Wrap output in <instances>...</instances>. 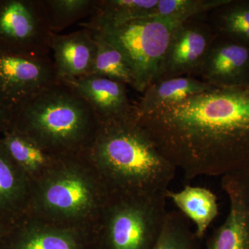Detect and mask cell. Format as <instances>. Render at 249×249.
<instances>
[{
	"label": "cell",
	"mask_w": 249,
	"mask_h": 249,
	"mask_svg": "<svg viewBox=\"0 0 249 249\" xmlns=\"http://www.w3.org/2000/svg\"><path fill=\"white\" fill-rule=\"evenodd\" d=\"M7 226L5 225L4 224L0 222V239L1 238L2 235H4L5 232H6V229H8Z\"/></svg>",
	"instance_id": "obj_26"
},
{
	"label": "cell",
	"mask_w": 249,
	"mask_h": 249,
	"mask_svg": "<svg viewBox=\"0 0 249 249\" xmlns=\"http://www.w3.org/2000/svg\"><path fill=\"white\" fill-rule=\"evenodd\" d=\"M196 237L191 231V222L180 211H168L152 249H192Z\"/></svg>",
	"instance_id": "obj_24"
},
{
	"label": "cell",
	"mask_w": 249,
	"mask_h": 249,
	"mask_svg": "<svg viewBox=\"0 0 249 249\" xmlns=\"http://www.w3.org/2000/svg\"><path fill=\"white\" fill-rule=\"evenodd\" d=\"M51 30L54 34L88 19L96 10L98 0H43Z\"/></svg>",
	"instance_id": "obj_22"
},
{
	"label": "cell",
	"mask_w": 249,
	"mask_h": 249,
	"mask_svg": "<svg viewBox=\"0 0 249 249\" xmlns=\"http://www.w3.org/2000/svg\"><path fill=\"white\" fill-rule=\"evenodd\" d=\"M98 121L88 103L70 85L59 81L23 106L13 116L11 128L47 152L89 147Z\"/></svg>",
	"instance_id": "obj_3"
},
{
	"label": "cell",
	"mask_w": 249,
	"mask_h": 249,
	"mask_svg": "<svg viewBox=\"0 0 249 249\" xmlns=\"http://www.w3.org/2000/svg\"><path fill=\"white\" fill-rule=\"evenodd\" d=\"M60 81L53 59L0 53V103L13 116Z\"/></svg>",
	"instance_id": "obj_7"
},
{
	"label": "cell",
	"mask_w": 249,
	"mask_h": 249,
	"mask_svg": "<svg viewBox=\"0 0 249 249\" xmlns=\"http://www.w3.org/2000/svg\"><path fill=\"white\" fill-rule=\"evenodd\" d=\"M137 118L186 179L249 167V96L244 89L214 88Z\"/></svg>",
	"instance_id": "obj_1"
},
{
	"label": "cell",
	"mask_w": 249,
	"mask_h": 249,
	"mask_svg": "<svg viewBox=\"0 0 249 249\" xmlns=\"http://www.w3.org/2000/svg\"><path fill=\"white\" fill-rule=\"evenodd\" d=\"M40 197L46 210L63 217L84 214L93 203L89 181L74 172H63L49 178L42 188Z\"/></svg>",
	"instance_id": "obj_13"
},
{
	"label": "cell",
	"mask_w": 249,
	"mask_h": 249,
	"mask_svg": "<svg viewBox=\"0 0 249 249\" xmlns=\"http://www.w3.org/2000/svg\"><path fill=\"white\" fill-rule=\"evenodd\" d=\"M246 172H247V175H248V177L249 178V167L248 168H247V169H245Z\"/></svg>",
	"instance_id": "obj_28"
},
{
	"label": "cell",
	"mask_w": 249,
	"mask_h": 249,
	"mask_svg": "<svg viewBox=\"0 0 249 249\" xmlns=\"http://www.w3.org/2000/svg\"><path fill=\"white\" fill-rule=\"evenodd\" d=\"M229 200L225 221L214 230L208 249H249V178L245 170L222 177Z\"/></svg>",
	"instance_id": "obj_9"
},
{
	"label": "cell",
	"mask_w": 249,
	"mask_h": 249,
	"mask_svg": "<svg viewBox=\"0 0 249 249\" xmlns=\"http://www.w3.org/2000/svg\"><path fill=\"white\" fill-rule=\"evenodd\" d=\"M181 24L165 18H147L93 32L122 54L132 71V88L143 93L157 80L172 37Z\"/></svg>",
	"instance_id": "obj_4"
},
{
	"label": "cell",
	"mask_w": 249,
	"mask_h": 249,
	"mask_svg": "<svg viewBox=\"0 0 249 249\" xmlns=\"http://www.w3.org/2000/svg\"><path fill=\"white\" fill-rule=\"evenodd\" d=\"M91 32L96 42V52L89 75L106 77L133 87L132 71L122 54L102 36Z\"/></svg>",
	"instance_id": "obj_21"
},
{
	"label": "cell",
	"mask_w": 249,
	"mask_h": 249,
	"mask_svg": "<svg viewBox=\"0 0 249 249\" xmlns=\"http://www.w3.org/2000/svg\"><path fill=\"white\" fill-rule=\"evenodd\" d=\"M52 34L43 0H0V53L48 56Z\"/></svg>",
	"instance_id": "obj_6"
},
{
	"label": "cell",
	"mask_w": 249,
	"mask_h": 249,
	"mask_svg": "<svg viewBox=\"0 0 249 249\" xmlns=\"http://www.w3.org/2000/svg\"><path fill=\"white\" fill-rule=\"evenodd\" d=\"M244 90H245V92L247 93V94L249 96V83L245 88H244Z\"/></svg>",
	"instance_id": "obj_27"
},
{
	"label": "cell",
	"mask_w": 249,
	"mask_h": 249,
	"mask_svg": "<svg viewBox=\"0 0 249 249\" xmlns=\"http://www.w3.org/2000/svg\"><path fill=\"white\" fill-rule=\"evenodd\" d=\"M166 192L122 193L109 208L107 236L110 249H152L165 216Z\"/></svg>",
	"instance_id": "obj_5"
},
{
	"label": "cell",
	"mask_w": 249,
	"mask_h": 249,
	"mask_svg": "<svg viewBox=\"0 0 249 249\" xmlns=\"http://www.w3.org/2000/svg\"><path fill=\"white\" fill-rule=\"evenodd\" d=\"M0 249H80L71 232L28 224L8 227L0 239Z\"/></svg>",
	"instance_id": "obj_16"
},
{
	"label": "cell",
	"mask_w": 249,
	"mask_h": 249,
	"mask_svg": "<svg viewBox=\"0 0 249 249\" xmlns=\"http://www.w3.org/2000/svg\"><path fill=\"white\" fill-rule=\"evenodd\" d=\"M165 195L180 212L196 225L197 238L204 237L219 213L217 196L208 188L189 185L179 191L168 189Z\"/></svg>",
	"instance_id": "obj_17"
},
{
	"label": "cell",
	"mask_w": 249,
	"mask_h": 249,
	"mask_svg": "<svg viewBox=\"0 0 249 249\" xmlns=\"http://www.w3.org/2000/svg\"><path fill=\"white\" fill-rule=\"evenodd\" d=\"M199 72L213 88L244 89L249 83V46L219 37Z\"/></svg>",
	"instance_id": "obj_10"
},
{
	"label": "cell",
	"mask_w": 249,
	"mask_h": 249,
	"mask_svg": "<svg viewBox=\"0 0 249 249\" xmlns=\"http://www.w3.org/2000/svg\"><path fill=\"white\" fill-rule=\"evenodd\" d=\"M88 103L98 123L124 119L136 111L127 95V85L106 77L88 75L63 82Z\"/></svg>",
	"instance_id": "obj_11"
},
{
	"label": "cell",
	"mask_w": 249,
	"mask_h": 249,
	"mask_svg": "<svg viewBox=\"0 0 249 249\" xmlns=\"http://www.w3.org/2000/svg\"><path fill=\"white\" fill-rule=\"evenodd\" d=\"M51 49L60 81H70L89 74L96 52L91 31L82 28L64 35L53 33Z\"/></svg>",
	"instance_id": "obj_12"
},
{
	"label": "cell",
	"mask_w": 249,
	"mask_h": 249,
	"mask_svg": "<svg viewBox=\"0 0 249 249\" xmlns=\"http://www.w3.org/2000/svg\"><path fill=\"white\" fill-rule=\"evenodd\" d=\"M27 175L11 158L0 137V222H10L22 212L27 197Z\"/></svg>",
	"instance_id": "obj_15"
},
{
	"label": "cell",
	"mask_w": 249,
	"mask_h": 249,
	"mask_svg": "<svg viewBox=\"0 0 249 249\" xmlns=\"http://www.w3.org/2000/svg\"><path fill=\"white\" fill-rule=\"evenodd\" d=\"M13 115L0 103V135L11 128Z\"/></svg>",
	"instance_id": "obj_25"
},
{
	"label": "cell",
	"mask_w": 249,
	"mask_h": 249,
	"mask_svg": "<svg viewBox=\"0 0 249 249\" xmlns=\"http://www.w3.org/2000/svg\"><path fill=\"white\" fill-rule=\"evenodd\" d=\"M213 24L218 37L249 46V0H230L219 6Z\"/></svg>",
	"instance_id": "obj_19"
},
{
	"label": "cell",
	"mask_w": 249,
	"mask_h": 249,
	"mask_svg": "<svg viewBox=\"0 0 249 249\" xmlns=\"http://www.w3.org/2000/svg\"><path fill=\"white\" fill-rule=\"evenodd\" d=\"M230 0H159L149 18H165L185 23L196 15L214 10Z\"/></svg>",
	"instance_id": "obj_23"
},
{
	"label": "cell",
	"mask_w": 249,
	"mask_h": 249,
	"mask_svg": "<svg viewBox=\"0 0 249 249\" xmlns=\"http://www.w3.org/2000/svg\"><path fill=\"white\" fill-rule=\"evenodd\" d=\"M0 137L11 158L27 175L35 173L49 164L50 152L24 134L9 129Z\"/></svg>",
	"instance_id": "obj_20"
},
{
	"label": "cell",
	"mask_w": 249,
	"mask_h": 249,
	"mask_svg": "<svg viewBox=\"0 0 249 249\" xmlns=\"http://www.w3.org/2000/svg\"><path fill=\"white\" fill-rule=\"evenodd\" d=\"M88 149L122 193L166 192L178 170L139 124L137 109L128 117L99 123Z\"/></svg>",
	"instance_id": "obj_2"
},
{
	"label": "cell",
	"mask_w": 249,
	"mask_h": 249,
	"mask_svg": "<svg viewBox=\"0 0 249 249\" xmlns=\"http://www.w3.org/2000/svg\"><path fill=\"white\" fill-rule=\"evenodd\" d=\"M159 0H98L94 12L79 26L91 31L119 27L150 17Z\"/></svg>",
	"instance_id": "obj_18"
},
{
	"label": "cell",
	"mask_w": 249,
	"mask_h": 249,
	"mask_svg": "<svg viewBox=\"0 0 249 249\" xmlns=\"http://www.w3.org/2000/svg\"><path fill=\"white\" fill-rule=\"evenodd\" d=\"M189 20L180 25L173 34L156 81L200 71L217 39L209 28Z\"/></svg>",
	"instance_id": "obj_8"
},
{
	"label": "cell",
	"mask_w": 249,
	"mask_h": 249,
	"mask_svg": "<svg viewBox=\"0 0 249 249\" xmlns=\"http://www.w3.org/2000/svg\"><path fill=\"white\" fill-rule=\"evenodd\" d=\"M214 88L203 80L188 76L157 80L145 89L140 103L136 105L137 113L139 116L149 114Z\"/></svg>",
	"instance_id": "obj_14"
}]
</instances>
